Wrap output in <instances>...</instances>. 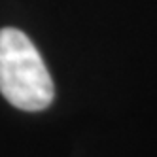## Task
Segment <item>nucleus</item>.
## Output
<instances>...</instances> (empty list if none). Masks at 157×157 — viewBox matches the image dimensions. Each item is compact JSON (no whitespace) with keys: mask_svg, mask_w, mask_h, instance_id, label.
Segmentation results:
<instances>
[{"mask_svg":"<svg viewBox=\"0 0 157 157\" xmlns=\"http://www.w3.org/2000/svg\"><path fill=\"white\" fill-rule=\"evenodd\" d=\"M0 93L19 110L40 112L53 102V80L30 38L17 29L0 30Z\"/></svg>","mask_w":157,"mask_h":157,"instance_id":"f257e3e1","label":"nucleus"}]
</instances>
